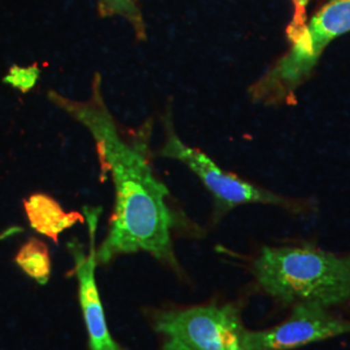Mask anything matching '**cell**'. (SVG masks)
<instances>
[{
    "mask_svg": "<svg viewBox=\"0 0 350 350\" xmlns=\"http://www.w3.org/2000/svg\"><path fill=\"white\" fill-rule=\"evenodd\" d=\"M350 334V322L334 317L323 306L296 304L286 322L263 331H250L253 350H293Z\"/></svg>",
    "mask_w": 350,
    "mask_h": 350,
    "instance_id": "7",
    "label": "cell"
},
{
    "mask_svg": "<svg viewBox=\"0 0 350 350\" xmlns=\"http://www.w3.org/2000/svg\"><path fill=\"white\" fill-rule=\"evenodd\" d=\"M163 120L166 138L159 156L185 163L193 174L199 176L214 198V221L221 219L230 211L245 204H271L295 212L300 211L301 205L297 201L253 186L238 175L221 169L204 152L183 143L175 133L170 112H167Z\"/></svg>",
    "mask_w": 350,
    "mask_h": 350,
    "instance_id": "5",
    "label": "cell"
},
{
    "mask_svg": "<svg viewBox=\"0 0 350 350\" xmlns=\"http://www.w3.org/2000/svg\"><path fill=\"white\" fill-rule=\"evenodd\" d=\"M350 31V0H329L315 13L305 33L252 88L253 100L278 103L293 98L309 78L327 44Z\"/></svg>",
    "mask_w": 350,
    "mask_h": 350,
    "instance_id": "3",
    "label": "cell"
},
{
    "mask_svg": "<svg viewBox=\"0 0 350 350\" xmlns=\"http://www.w3.org/2000/svg\"><path fill=\"white\" fill-rule=\"evenodd\" d=\"M38 79L37 66L30 68H20L13 66L10 75L5 77V82L11 83L16 88H20L23 91H27L36 85Z\"/></svg>",
    "mask_w": 350,
    "mask_h": 350,
    "instance_id": "11",
    "label": "cell"
},
{
    "mask_svg": "<svg viewBox=\"0 0 350 350\" xmlns=\"http://www.w3.org/2000/svg\"><path fill=\"white\" fill-rule=\"evenodd\" d=\"M26 215L31 227L42 235L59 243V235L77 222H83V215L78 212H64L60 204L43 193L31 195L24 202Z\"/></svg>",
    "mask_w": 350,
    "mask_h": 350,
    "instance_id": "8",
    "label": "cell"
},
{
    "mask_svg": "<svg viewBox=\"0 0 350 350\" xmlns=\"http://www.w3.org/2000/svg\"><path fill=\"white\" fill-rule=\"evenodd\" d=\"M16 263L26 275L34 279L39 284L44 286L49 283L51 276L50 252L43 241L36 238L26 241L16 256Z\"/></svg>",
    "mask_w": 350,
    "mask_h": 350,
    "instance_id": "9",
    "label": "cell"
},
{
    "mask_svg": "<svg viewBox=\"0 0 350 350\" xmlns=\"http://www.w3.org/2000/svg\"><path fill=\"white\" fill-rule=\"evenodd\" d=\"M85 212L90 232L88 253L83 250V245L75 240L68 247L75 261V273L79 286V305L88 329V350H127L111 335L95 278V270L98 266L95 235L99 222V209L86 206Z\"/></svg>",
    "mask_w": 350,
    "mask_h": 350,
    "instance_id": "6",
    "label": "cell"
},
{
    "mask_svg": "<svg viewBox=\"0 0 350 350\" xmlns=\"http://www.w3.org/2000/svg\"><path fill=\"white\" fill-rule=\"evenodd\" d=\"M99 13L103 17L118 16L133 26L139 39L146 38V25L137 0H99Z\"/></svg>",
    "mask_w": 350,
    "mask_h": 350,
    "instance_id": "10",
    "label": "cell"
},
{
    "mask_svg": "<svg viewBox=\"0 0 350 350\" xmlns=\"http://www.w3.org/2000/svg\"><path fill=\"white\" fill-rule=\"evenodd\" d=\"M250 270L258 286L284 304L323 308L350 301V253L305 247H265Z\"/></svg>",
    "mask_w": 350,
    "mask_h": 350,
    "instance_id": "2",
    "label": "cell"
},
{
    "mask_svg": "<svg viewBox=\"0 0 350 350\" xmlns=\"http://www.w3.org/2000/svg\"><path fill=\"white\" fill-rule=\"evenodd\" d=\"M161 350H253L237 304L196 305L152 314Z\"/></svg>",
    "mask_w": 350,
    "mask_h": 350,
    "instance_id": "4",
    "label": "cell"
},
{
    "mask_svg": "<svg viewBox=\"0 0 350 350\" xmlns=\"http://www.w3.org/2000/svg\"><path fill=\"white\" fill-rule=\"evenodd\" d=\"M295 5V13L291 24L287 27L288 39L293 43L305 33L306 30V5L309 0H292Z\"/></svg>",
    "mask_w": 350,
    "mask_h": 350,
    "instance_id": "12",
    "label": "cell"
},
{
    "mask_svg": "<svg viewBox=\"0 0 350 350\" xmlns=\"http://www.w3.org/2000/svg\"><path fill=\"white\" fill-rule=\"evenodd\" d=\"M49 99L83 126L94 139L103 173H109L114 186V209L109 231L96 250L98 263L122 254L146 252L180 273L175 257L173 231L178 215L169 206V189L153 173L150 129L125 137L103 98L101 77L92 79L86 100H73L55 91Z\"/></svg>",
    "mask_w": 350,
    "mask_h": 350,
    "instance_id": "1",
    "label": "cell"
}]
</instances>
